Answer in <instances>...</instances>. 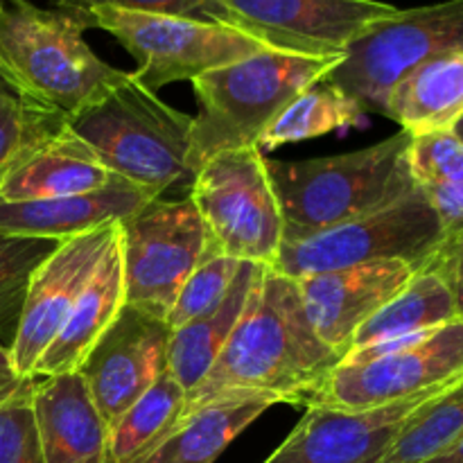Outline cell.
I'll list each match as a JSON object with an SVG mask.
<instances>
[{
	"instance_id": "1",
	"label": "cell",
	"mask_w": 463,
	"mask_h": 463,
	"mask_svg": "<svg viewBox=\"0 0 463 463\" xmlns=\"http://www.w3.org/2000/svg\"><path fill=\"white\" fill-rule=\"evenodd\" d=\"M342 362L321 342L297 280L262 267L242 317L206 378L188 393V410L224 393H258L303 407Z\"/></svg>"
},
{
	"instance_id": "2",
	"label": "cell",
	"mask_w": 463,
	"mask_h": 463,
	"mask_svg": "<svg viewBox=\"0 0 463 463\" xmlns=\"http://www.w3.org/2000/svg\"><path fill=\"white\" fill-rule=\"evenodd\" d=\"M411 134L339 156L269 161L271 185L283 215V242L384 211L414 194L410 170Z\"/></svg>"
},
{
	"instance_id": "3",
	"label": "cell",
	"mask_w": 463,
	"mask_h": 463,
	"mask_svg": "<svg viewBox=\"0 0 463 463\" xmlns=\"http://www.w3.org/2000/svg\"><path fill=\"white\" fill-rule=\"evenodd\" d=\"M66 125L113 176H122L156 197L170 188L190 193L197 176L194 118L163 102L131 72L68 118Z\"/></svg>"
},
{
	"instance_id": "4",
	"label": "cell",
	"mask_w": 463,
	"mask_h": 463,
	"mask_svg": "<svg viewBox=\"0 0 463 463\" xmlns=\"http://www.w3.org/2000/svg\"><path fill=\"white\" fill-rule=\"evenodd\" d=\"M84 30L75 14L5 0L0 3V80L25 102L68 120L127 75L90 50Z\"/></svg>"
},
{
	"instance_id": "5",
	"label": "cell",
	"mask_w": 463,
	"mask_h": 463,
	"mask_svg": "<svg viewBox=\"0 0 463 463\" xmlns=\"http://www.w3.org/2000/svg\"><path fill=\"white\" fill-rule=\"evenodd\" d=\"M342 57H301L265 50L193 80L199 113L193 125V161L258 147L262 131L307 84L324 77Z\"/></svg>"
},
{
	"instance_id": "6",
	"label": "cell",
	"mask_w": 463,
	"mask_h": 463,
	"mask_svg": "<svg viewBox=\"0 0 463 463\" xmlns=\"http://www.w3.org/2000/svg\"><path fill=\"white\" fill-rule=\"evenodd\" d=\"M463 373V321L344 355L303 407L375 410L420 396Z\"/></svg>"
},
{
	"instance_id": "7",
	"label": "cell",
	"mask_w": 463,
	"mask_h": 463,
	"mask_svg": "<svg viewBox=\"0 0 463 463\" xmlns=\"http://www.w3.org/2000/svg\"><path fill=\"white\" fill-rule=\"evenodd\" d=\"M450 52H463V0L398 9L362 32L324 77L362 113L384 116L389 93L402 77Z\"/></svg>"
},
{
	"instance_id": "8",
	"label": "cell",
	"mask_w": 463,
	"mask_h": 463,
	"mask_svg": "<svg viewBox=\"0 0 463 463\" xmlns=\"http://www.w3.org/2000/svg\"><path fill=\"white\" fill-rule=\"evenodd\" d=\"M89 27L109 32L134 57L136 81L149 90L172 81H193L229 63L265 52V43L233 25L194 21L167 14L95 7L80 14Z\"/></svg>"
},
{
	"instance_id": "9",
	"label": "cell",
	"mask_w": 463,
	"mask_h": 463,
	"mask_svg": "<svg viewBox=\"0 0 463 463\" xmlns=\"http://www.w3.org/2000/svg\"><path fill=\"white\" fill-rule=\"evenodd\" d=\"M443 242L446 233L441 220L420 190H416L384 211L306 238L285 240L269 269L285 279L301 280L366 262L402 260L420 271Z\"/></svg>"
},
{
	"instance_id": "10",
	"label": "cell",
	"mask_w": 463,
	"mask_h": 463,
	"mask_svg": "<svg viewBox=\"0 0 463 463\" xmlns=\"http://www.w3.org/2000/svg\"><path fill=\"white\" fill-rule=\"evenodd\" d=\"M188 197L202 215L213 253L271 267L283 244V215L260 147L208 158Z\"/></svg>"
},
{
	"instance_id": "11",
	"label": "cell",
	"mask_w": 463,
	"mask_h": 463,
	"mask_svg": "<svg viewBox=\"0 0 463 463\" xmlns=\"http://www.w3.org/2000/svg\"><path fill=\"white\" fill-rule=\"evenodd\" d=\"M125 301L165 319L181 288L215 256L193 199H152L120 224Z\"/></svg>"
},
{
	"instance_id": "12",
	"label": "cell",
	"mask_w": 463,
	"mask_h": 463,
	"mask_svg": "<svg viewBox=\"0 0 463 463\" xmlns=\"http://www.w3.org/2000/svg\"><path fill=\"white\" fill-rule=\"evenodd\" d=\"M233 27L269 50L344 57L348 45L401 7L380 0H224Z\"/></svg>"
},
{
	"instance_id": "13",
	"label": "cell",
	"mask_w": 463,
	"mask_h": 463,
	"mask_svg": "<svg viewBox=\"0 0 463 463\" xmlns=\"http://www.w3.org/2000/svg\"><path fill=\"white\" fill-rule=\"evenodd\" d=\"M118 229L120 224H107L61 240L34 271L16 333L9 342V357L23 378H34V366L63 328Z\"/></svg>"
},
{
	"instance_id": "14",
	"label": "cell",
	"mask_w": 463,
	"mask_h": 463,
	"mask_svg": "<svg viewBox=\"0 0 463 463\" xmlns=\"http://www.w3.org/2000/svg\"><path fill=\"white\" fill-rule=\"evenodd\" d=\"M170 333L165 319L125 303L90 348L77 373L104 423L111 425L167 373Z\"/></svg>"
},
{
	"instance_id": "15",
	"label": "cell",
	"mask_w": 463,
	"mask_h": 463,
	"mask_svg": "<svg viewBox=\"0 0 463 463\" xmlns=\"http://www.w3.org/2000/svg\"><path fill=\"white\" fill-rule=\"evenodd\" d=\"M443 387L375 410L306 407L292 434L262 463H378L402 423Z\"/></svg>"
},
{
	"instance_id": "16",
	"label": "cell",
	"mask_w": 463,
	"mask_h": 463,
	"mask_svg": "<svg viewBox=\"0 0 463 463\" xmlns=\"http://www.w3.org/2000/svg\"><path fill=\"white\" fill-rule=\"evenodd\" d=\"M402 260L366 262L297 280L303 307L321 342L339 355L351 351L357 330L416 274Z\"/></svg>"
},
{
	"instance_id": "17",
	"label": "cell",
	"mask_w": 463,
	"mask_h": 463,
	"mask_svg": "<svg viewBox=\"0 0 463 463\" xmlns=\"http://www.w3.org/2000/svg\"><path fill=\"white\" fill-rule=\"evenodd\" d=\"M152 199L158 197L122 176H113L104 188L75 197L0 202V233L61 242L99 226L122 224Z\"/></svg>"
},
{
	"instance_id": "18",
	"label": "cell",
	"mask_w": 463,
	"mask_h": 463,
	"mask_svg": "<svg viewBox=\"0 0 463 463\" xmlns=\"http://www.w3.org/2000/svg\"><path fill=\"white\" fill-rule=\"evenodd\" d=\"M32 405L45 463H107V423L80 373L36 383Z\"/></svg>"
},
{
	"instance_id": "19",
	"label": "cell",
	"mask_w": 463,
	"mask_h": 463,
	"mask_svg": "<svg viewBox=\"0 0 463 463\" xmlns=\"http://www.w3.org/2000/svg\"><path fill=\"white\" fill-rule=\"evenodd\" d=\"M125 303V274H122L120 229H118L116 240L104 253L102 262L86 288L81 289L63 328L34 366V380L77 373L90 348L116 321Z\"/></svg>"
},
{
	"instance_id": "20",
	"label": "cell",
	"mask_w": 463,
	"mask_h": 463,
	"mask_svg": "<svg viewBox=\"0 0 463 463\" xmlns=\"http://www.w3.org/2000/svg\"><path fill=\"white\" fill-rule=\"evenodd\" d=\"M113 179L93 149L68 125L27 154L0 184V202H41L95 193Z\"/></svg>"
},
{
	"instance_id": "21",
	"label": "cell",
	"mask_w": 463,
	"mask_h": 463,
	"mask_svg": "<svg viewBox=\"0 0 463 463\" xmlns=\"http://www.w3.org/2000/svg\"><path fill=\"white\" fill-rule=\"evenodd\" d=\"M384 116L411 136L452 131L463 118V52L420 63L387 98Z\"/></svg>"
},
{
	"instance_id": "22",
	"label": "cell",
	"mask_w": 463,
	"mask_h": 463,
	"mask_svg": "<svg viewBox=\"0 0 463 463\" xmlns=\"http://www.w3.org/2000/svg\"><path fill=\"white\" fill-rule=\"evenodd\" d=\"M274 398L258 393H224L185 411L175 432L145 463H213L233 439L269 407Z\"/></svg>"
},
{
	"instance_id": "23",
	"label": "cell",
	"mask_w": 463,
	"mask_h": 463,
	"mask_svg": "<svg viewBox=\"0 0 463 463\" xmlns=\"http://www.w3.org/2000/svg\"><path fill=\"white\" fill-rule=\"evenodd\" d=\"M262 267L265 265L242 262L229 297L222 301L217 310L170 333L167 375L176 380L185 389V393L193 392L206 378L220 353L224 351L231 333L235 330L244 307H247V298L251 294L253 285H256V279L260 276Z\"/></svg>"
},
{
	"instance_id": "24",
	"label": "cell",
	"mask_w": 463,
	"mask_h": 463,
	"mask_svg": "<svg viewBox=\"0 0 463 463\" xmlns=\"http://www.w3.org/2000/svg\"><path fill=\"white\" fill-rule=\"evenodd\" d=\"M188 410V393L170 375L107 425V463H145L175 432Z\"/></svg>"
},
{
	"instance_id": "25",
	"label": "cell",
	"mask_w": 463,
	"mask_h": 463,
	"mask_svg": "<svg viewBox=\"0 0 463 463\" xmlns=\"http://www.w3.org/2000/svg\"><path fill=\"white\" fill-rule=\"evenodd\" d=\"M452 321H457V310L448 285L434 271L420 269L357 330L351 351L428 333Z\"/></svg>"
},
{
	"instance_id": "26",
	"label": "cell",
	"mask_w": 463,
	"mask_h": 463,
	"mask_svg": "<svg viewBox=\"0 0 463 463\" xmlns=\"http://www.w3.org/2000/svg\"><path fill=\"white\" fill-rule=\"evenodd\" d=\"M410 170L448 240L463 238V143L452 131L411 136Z\"/></svg>"
},
{
	"instance_id": "27",
	"label": "cell",
	"mask_w": 463,
	"mask_h": 463,
	"mask_svg": "<svg viewBox=\"0 0 463 463\" xmlns=\"http://www.w3.org/2000/svg\"><path fill=\"white\" fill-rule=\"evenodd\" d=\"M362 116L364 113L351 98H346L326 77H319L280 109L271 125L262 131L258 147L274 149L280 145L317 138L342 127L355 125Z\"/></svg>"
},
{
	"instance_id": "28",
	"label": "cell",
	"mask_w": 463,
	"mask_h": 463,
	"mask_svg": "<svg viewBox=\"0 0 463 463\" xmlns=\"http://www.w3.org/2000/svg\"><path fill=\"white\" fill-rule=\"evenodd\" d=\"M463 437V373L402 423L378 463H423Z\"/></svg>"
},
{
	"instance_id": "29",
	"label": "cell",
	"mask_w": 463,
	"mask_h": 463,
	"mask_svg": "<svg viewBox=\"0 0 463 463\" xmlns=\"http://www.w3.org/2000/svg\"><path fill=\"white\" fill-rule=\"evenodd\" d=\"M57 244L45 238L0 233V339L7 346L16 333L32 276Z\"/></svg>"
},
{
	"instance_id": "30",
	"label": "cell",
	"mask_w": 463,
	"mask_h": 463,
	"mask_svg": "<svg viewBox=\"0 0 463 463\" xmlns=\"http://www.w3.org/2000/svg\"><path fill=\"white\" fill-rule=\"evenodd\" d=\"M61 113L25 102L0 89V184L34 149L52 140L66 127Z\"/></svg>"
},
{
	"instance_id": "31",
	"label": "cell",
	"mask_w": 463,
	"mask_h": 463,
	"mask_svg": "<svg viewBox=\"0 0 463 463\" xmlns=\"http://www.w3.org/2000/svg\"><path fill=\"white\" fill-rule=\"evenodd\" d=\"M240 265H242L240 260L220 256V253L206 258L185 280L170 315L165 317V324L170 326V330L181 328V326L202 319V317L217 310L222 301L229 297Z\"/></svg>"
},
{
	"instance_id": "32",
	"label": "cell",
	"mask_w": 463,
	"mask_h": 463,
	"mask_svg": "<svg viewBox=\"0 0 463 463\" xmlns=\"http://www.w3.org/2000/svg\"><path fill=\"white\" fill-rule=\"evenodd\" d=\"M52 3L57 9L75 14V16L95 7H111L122 9V12L167 14V16H184L194 18V21L233 25L224 0H52Z\"/></svg>"
},
{
	"instance_id": "33",
	"label": "cell",
	"mask_w": 463,
	"mask_h": 463,
	"mask_svg": "<svg viewBox=\"0 0 463 463\" xmlns=\"http://www.w3.org/2000/svg\"><path fill=\"white\" fill-rule=\"evenodd\" d=\"M32 396L34 392L0 407V463H45Z\"/></svg>"
},
{
	"instance_id": "34",
	"label": "cell",
	"mask_w": 463,
	"mask_h": 463,
	"mask_svg": "<svg viewBox=\"0 0 463 463\" xmlns=\"http://www.w3.org/2000/svg\"><path fill=\"white\" fill-rule=\"evenodd\" d=\"M423 269L434 271L448 285L455 301L457 319L463 321V240H450L443 242L441 249L434 253L432 260Z\"/></svg>"
},
{
	"instance_id": "35",
	"label": "cell",
	"mask_w": 463,
	"mask_h": 463,
	"mask_svg": "<svg viewBox=\"0 0 463 463\" xmlns=\"http://www.w3.org/2000/svg\"><path fill=\"white\" fill-rule=\"evenodd\" d=\"M36 380L34 378H23L9 357V346L0 339V407L7 402L16 401V398L25 396V393L34 392Z\"/></svg>"
},
{
	"instance_id": "36",
	"label": "cell",
	"mask_w": 463,
	"mask_h": 463,
	"mask_svg": "<svg viewBox=\"0 0 463 463\" xmlns=\"http://www.w3.org/2000/svg\"><path fill=\"white\" fill-rule=\"evenodd\" d=\"M423 463H463V437L457 439L450 448L441 452V455L432 457V459L423 461Z\"/></svg>"
},
{
	"instance_id": "37",
	"label": "cell",
	"mask_w": 463,
	"mask_h": 463,
	"mask_svg": "<svg viewBox=\"0 0 463 463\" xmlns=\"http://www.w3.org/2000/svg\"><path fill=\"white\" fill-rule=\"evenodd\" d=\"M452 134H455L457 138H459L461 143H463V118H461V120H459V125H457L455 129H452Z\"/></svg>"
},
{
	"instance_id": "38",
	"label": "cell",
	"mask_w": 463,
	"mask_h": 463,
	"mask_svg": "<svg viewBox=\"0 0 463 463\" xmlns=\"http://www.w3.org/2000/svg\"><path fill=\"white\" fill-rule=\"evenodd\" d=\"M459 240H463V238H459ZM448 242H450V240H448Z\"/></svg>"
}]
</instances>
